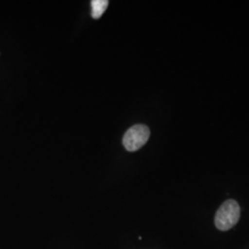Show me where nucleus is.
<instances>
[{
  "mask_svg": "<svg viewBox=\"0 0 249 249\" xmlns=\"http://www.w3.org/2000/svg\"><path fill=\"white\" fill-rule=\"evenodd\" d=\"M240 213V206L235 200H226L215 215L216 227L221 231L231 229L239 221Z\"/></svg>",
  "mask_w": 249,
  "mask_h": 249,
  "instance_id": "f257e3e1",
  "label": "nucleus"
},
{
  "mask_svg": "<svg viewBox=\"0 0 249 249\" xmlns=\"http://www.w3.org/2000/svg\"><path fill=\"white\" fill-rule=\"evenodd\" d=\"M91 16L92 18L97 19L102 17L104 12L108 7L109 1L107 0H92L91 1Z\"/></svg>",
  "mask_w": 249,
  "mask_h": 249,
  "instance_id": "7ed1b4c3",
  "label": "nucleus"
},
{
  "mask_svg": "<svg viewBox=\"0 0 249 249\" xmlns=\"http://www.w3.org/2000/svg\"><path fill=\"white\" fill-rule=\"evenodd\" d=\"M150 129L145 124H135L130 127L123 139L124 148L128 151H136L141 149L150 138Z\"/></svg>",
  "mask_w": 249,
  "mask_h": 249,
  "instance_id": "f03ea898",
  "label": "nucleus"
}]
</instances>
